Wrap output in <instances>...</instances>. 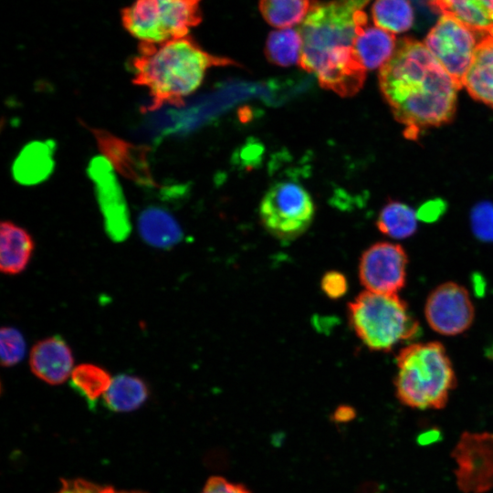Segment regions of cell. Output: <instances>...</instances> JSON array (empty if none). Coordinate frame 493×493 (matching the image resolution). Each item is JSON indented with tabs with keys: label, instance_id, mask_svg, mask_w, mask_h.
<instances>
[{
	"label": "cell",
	"instance_id": "16",
	"mask_svg": "<svg viewBox=\"0 0 493 493\" xmlns=\"http://www.w3.org/2000/svg\"><path fill=\"white\" fill-rule=\"evenodd\" d=\"M34 241L21 226L9 222L1 223L0 268L4 274L17 275L23 272L34 251Z\"/></svg>",
	"mask_w": 493,
	"mask_h": 493
},
{
	"label": "cell",
	"instance_id": "13",
	"mask_svg": "<svg viewBox=\"0 0 493 493\" xmlns=\"http://www.w3.org/2000/svg\"><path fill=\"white\" fill-rule=\"evenodd\" d=\"M73 363L72 351L59 335L37 341L30 351L29 365L32 372L51 385L66 382L74 369Z\"/></svg>",
	"mask_w": 493,
	"mask_h": 493
},
{
	"label": "cell",
	"instance_id": "11",
	"mask_svg": "<svg viewBox=\"0 0 493 493\" xmlns=\"http://www.w3.org/2000/svg\"><path fill=\"white\" fill-rule=\"evenodd\" d=\"M425 315L437 333L455 336L466 331L474 320V306L467 290L455 282H446L429 294Z\"/></svg>",
	"mask_w": 493,
	"mask_h": 493
},
{
	"label": "cell",
	"instance_id": "19",
	"mask_svg": "<svg viewBox=\"0 0 493 493\" xmlns=\"http://www.w3.org/2000/svg\"><path fill=\"white\" fill-rule=\"evenodd\" d=\"M430 5L476 31L493 29V0H431Z\"/></svg>",
	"mask_w": 493,
	"mask_h": 493
},
{
	"label": "cell",
	"instance_id": "6",
	"mask_svg": "<svg viewBox=\"0 0 493 493\" xmlns=\"http://www.w3.org/2000/svg\"><path fill=\"white\" fill-rule=\"evenodd\" d=\"M201 0H135L121 11L126 30L141 43L162 44L187 36L201 22Z\"/></svg>",
	"mask_w": 493,
	"mask_h": 493
},
{
	"label": "cell",
	"instance_id": "30",
	"mask_svg": "<svg viewBox=\"0 0 493 493\" xmlns=\"http://www.w3.org/2000/svg\"><path fill=\"white\" fill-rule=\"evenodd\" d=\"M201 493H250L243 485L232 482L222 477H210Z\"/></svg>",
	"mask_w": 493,
	"mask_h": 493
},
{
	"label": "cell",
	"instance_id": "3",
	"mask_svg": "<svg viewBox=\"0 0 493 493\" xmlns=\"http://www.w3.org/2000/svg\"><path fill=\"white\" fill-rule=\"evenodd\" d=\"M234 61L201 49L187 37L162 44L141 43L131 66L134 82L149 91L153 106L181 103L202 83L206 70Z\"/></svg>",
	"mask_w": 493,
	"mask_h": 493
},
{
	"label": "cell",
	"instance_id": "29",
	"mask_svg": "<svg viewBox=\"0 0 493 493\" xmlns=\"http://www.w3.org/2000/svg\"><path fill=\"white\" fill-rule=\"evenodd\" d=\"M321 288L329 298L339 299L348 289L347 279L341 272L330 271L322 277Z\"/></svg>",
	"mask_w": 493,
	"mask_h": 493
},
{
	"label": "cell",
	"instance_id": "22",
	"mask_svg": "<svg viewBox=\"0 0 493 493\" xmlns=\"http://www.w3.org/2000/svg\"><path fill=\"white\" fill-rule=\"evenodd\" d=\"M301 49L302 39L299 29L289 27L269 34L265 54L271 63L288 67L300 61Z\"/></svg>",
	"mask_w": 493,
	"mask_h": 493
},
{
	"label": "cell",
	"instance_id": "10",
	"mask_svg": "<svg viewBox=\"0 0 493 493\" xmlns=\"http://www.w3.org/2000/svg\"><path fill=\"white\" fill-rule=\"evenodd\" d=\"M408 257L404 249L389 242L368 247L359 262V278L371 292L397 294L406 282Z\"/></svg>",
	"mask_w": 493,
	"mask_h": 493
},
{
	"label": "cell",
	"instance_id": "12",
	"mask_svg": "<svg viewBox=\"0 0 493 493\" xmlns=\"http://www.w3.org/2000/svg\"><path fill=\"white\" fill-rule=\"evenodd\" d=\"M88 171L95 185L108 236L115 242L124 241L131 229L130 214L110 161L102 156L95 157Z\"/></svg>",
	"mask_w": 493,
	"mask_h": 493
},
{
	"label": "cell",
	"instance_id": "7",
	"mask_svg": "<svg viewBox=\"0 0 493 493\" xmlns=\"http://www.w3.org/2000/svg\"><path fill=\"white\" fill-rule=\"evenodd\" d=\"M259 216L273 236L289 242L301 236L311 224L314 205L303 186L282 181L274 184L265 194L259 205Z\"/></svg>",
	"mask_w": 493,
	"mask_h": 493
},
{
	"label": "cell",
	"instance_id": "27",
	"mask_svg": "<svg viewBox=\"0 0 493 493\" xmlns=\"http://www.w3.org/2000/svg\"><path fill=\"white\" fill-rule=\"evenodd\" d=\"M470 220L476 237L493 242V204L481 202L476 205L471 211Z\"/></svg>",
	"mask_w": 493,
	"mask_h": 493
},
{
	"label": "cell",
	"instance_id": "32",
	"mask_svg": "<svg viewBox=\"0 0 493 493\" xmlns=\"http://www.w3.org/2000/svg\"><path fill=\"white\" fill-rule=\"evenodd\" d=\"M472 282L476 293L479 296L483 295L485 291V281L483 280L482 276L477 274L474 275Z\"/></svg>",
	"mask_w": 493,
	"mask_h": 493
},
{
	"label": "cell",
	"instance_id": "31",
	"mask_svg": "<svg viewBox=\"0 0 493 493\" xmlns=\"http://www.w3.org/2000/svg\"><path fill=\"white\" fill-rule=\"evenodd\" d=\"M446 211V203L440 199L430 200L416 212L417 218L425 223L435 222Z\"/></svg>",
	"mask_w": 493,
	"mask_h": 493
},
{
	"label": "cell",
	"instance_id": "28",
	"mask_svg": "<svg viewBox=\"0 0 493 493\" xmlns=\"http://www.w3.org/2000/svg\"><path fill=\"white\" fill-rule=\"evenodd\" d=\"M57 493H145L139 490H118L110 486L98 485L81 478L62 479Z\"/></svg>",
	"mask_w": 493,
	"mask_h": 493
},
{
	"label": "cell",
	"instance_id": "20",
	"mask_svg": "<svg viewBox=\"0 0 493 493\" xmlns=\"http://www.w3.org/2000/svg\"><path fill=\"white\" fill-rule=\"evenodd\" d=\"M149 393L148 384L143 379L121 373L112 378L103 400L110 411L127 413L141 407L147 401Z\"/></svg>",
	"mask_w": 493,
	"mask_h": 493
},
{
	"label": "cell",
	"instance_id": "14",
	"mask_svg": "<svg viewBox=\"0 0 493 493\" xmlns=\"http://www.w3.org/2000/svg\"><path fill=\"white\" fill-rule=\"evenodd\" d=\"M463 87L474 99L493 108V29L479 38Z\"/></svg>",
	"mask_w": 493,
	"mask_h": 493
},
{
	"label": "cell",
	"instance_id": "4",
	"mask_svg": "<svg viewBox=\"0 0 493 493\" xmlns=\"http://www.w3.org/2000/svg\"><path fill=\"white\" fill-rule=\"evenodd\" d=\"M395 394L404 405L441 409L456 387V378L444 345L438 341L415 342L396 356Z\"/></svg>",
	"mask_w": 493,
	"mask_h": 493
},
{
	"label": "cell",
	"instance_id": "25",
	"mask_svg": "<svg viewBox=\"0 0 493 493\" xmlns=\"http://www.w3.org/2000/svg\"><path fill=\"white\" fill-rule=\"evenodd\" d=\"M310 6L309 0H259L264 19L279 29L302 23Z\"/></svg>",
	"mask_w": 493,
	"mask_h": 493
},
{
	"label": "cell",
	"instance_id": "15",
	"mask_svg": "<svg viewBox=\"0 0 493 493\" xmlns=\"http://www.w3.org/2000/svg\"><path fill=\"white\" fill-rule=\"evenodd\" d=\"M397 44L393 34L377 26H370L367 22L357 27L352 45L353 54L365 69L382 68L393 57Z\"/></svg>",
	"mask_w": 493,
	"mask_h": 493
},
{
	"label": "cell",
	"instance_id": "24",
	"mask_svg": "<svg viewBox=\"0 0 493 493\" xmlns=\"http://www.w3.org/2000/svg\"><path fill=\"white\" fill-rule=\"evenodd\" d=\"M377 226L382 233L390 237L406 238L416 230L417 215L405 204L390 202L380 212Z\"/></svg>",
	"mask_w": 493,
	"mask_h": 493
},
{
	"label": "cell",
	"instance_id": "17",
	"mask_svg": "<svg viewBox=\"0 0 493 493\" xmlns=\"http://www.w3.org/2000/svg\"><path fill=\"white\" fill-rule=\"evenodd\" d=\"M142 240L154 247L169 249L183 238V231L172 214L158 206H149L138 217Z\"/></svg>",
	"mask_w": 493,
	"mask_h": 493
},
{
	"label": "cell",
	"instance_id": "26",
	"mask_svg": "<svg viewBox=\"0 0 493 493\" xmlns=\"http://www.w3.org/2000/svg\"><path fill=\"white\" fill-rule=\"evenodd\" d=\"M26 341L16 328L3 327L0 330L1 364L11 367L22 361L26 354Z\"/></svg>",
	"mask_w": 493,
	"mask_h": 493
},
{
	"label": "cell",
	"instance_id": "1",
	"mask_svg": "<svg viewBox=\"0 0 493 493\" xmlns=\"http://www.w3.org/2000/svg\"><path fill=\"white\" fill-rule=\"evenodd\" d=\"M381 90L405 135L415 139L428 127L449 121L459 87L425 44L411 38L397 43L380 70Z\"/></svg>",
	"mask_w": 493,
	"mask_h": 493
},
{
	"label": "cell",
	"instance_id": "9",
	"mask_svg": "<svg viewBox=\"0 0 493 493\" xmlns=\"http://www.w3.org/2000/svg\"><path fill=\"white\" fill-rule=\"evenodd\" d=\"M452 456L461 491L484 493L493 488V434L463 433Z\"/></svg>",
	"mask_w": 493,
	"mask_h": 493
},
{
	"label": "cell",
	"instance_id": "5",
	"mask_svg": "<svg viewBox=\"0 0 493 493\" xmlns=\"http://www.w3.org/2000/svg\"><path fill=\"white\" fill-rule=\"evenodd\" d=\"M348 316L356 335L372 351H388L420 333L418 321L397 294L363 291L350 302Z\"/></svg>",
	"mask_w": 493,
	"mask_h": 493
},
{
	"label": "cell",
	"instance_id": "18",
	"mask_svg": "<svg viewBox=\"0 0 493 493\" xmlns=\"http://www.w3.org/2000/svg\"><path fill=\"white\" fill-rule=\"evenodd\" d=\"M54 144L51 142H34L27 144L13 165L15 179L32 185L47 178L54 167Z\"/></svg>",
	"mask_w": 493,
	"mask_h": 493
},
{
	"label": "cell",
	"instance_id": "8",
	"mask_svg": "<svg viewBox=\"0 0 493 493\" xmlns=\"http://www.w3.org/2000/svg\"><path fill=\"white\" fill-rule=\"evenodd\" d=\"M483 33L442 15L425 37V47L459 89L463 87L464 78L479 42L477 39Z\"/></svg>",
	"mask_w": 493,
	"mask_h": 493
},
{
	"label": "cell",
	"instance_id": "2",
	"mask_svg": "<svg viewBox=\"0 0 493 493\" xmlns=\"http://www.w3.org/2000/svg\"><path fill=\"white\" fill-rule=\"evenodd\" d=\"M371 0H331L313 3L299 27L302 39L299 64L320 84L341 96H351L362 86L365 69L352 45L359 25L367 22L362 11Z\"/></svg>",
	"mask_w": 493,
	"mask_h": 493
},
{
	"label": "cell",
	"instance_id": "21",
	"mask_svg": "<svg viewBox=\"0 0 493 493\" xmlns=\"http://www.w3.org/2000/svg\"><path fill=\"white\" fill-rule=\"evenodd\" d=\"M69 378L71 387L89 404L104 395L112 380L107 370L92 363L77 365Z\"/></svg>",
	"mask_w": 493,
	"mask_h": 493
},
{
	"label": "cell",
	"instance_id": "23",
	"mask_svg": "<svg viewBox=\"0 0 493 493\" xmlns=\"http://www.w3.org/2000/svg\"><path fill=\"white\" fill-rule=\"evenodd\" d=\"M372 16L377 27L392 34L408 30L414 22V11L407 0H375Z\"/></svg>",
	"mask_w": 493,
	"mask_h": 493
}]
</instances>
